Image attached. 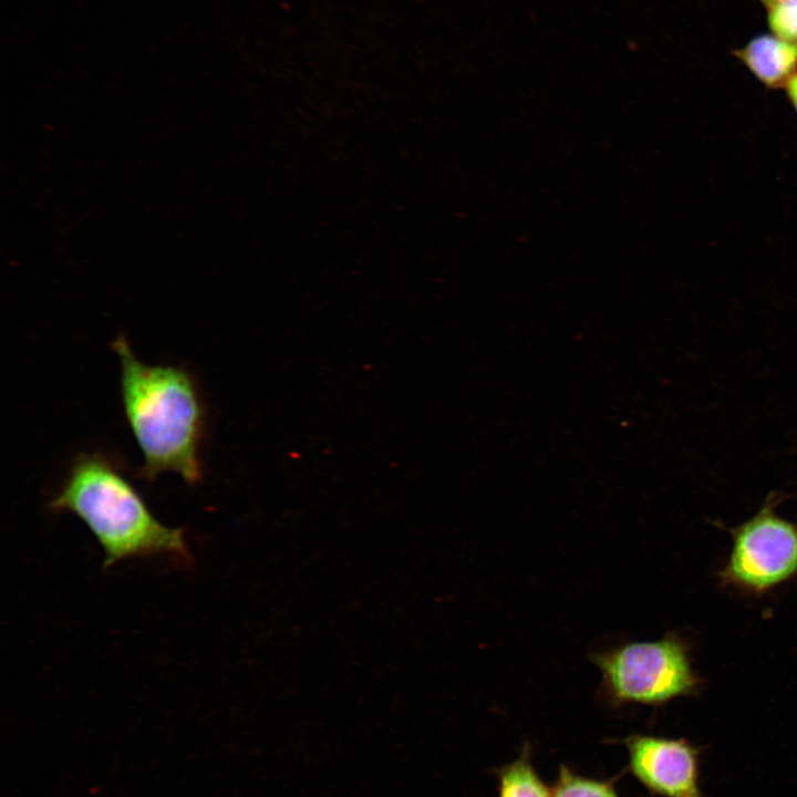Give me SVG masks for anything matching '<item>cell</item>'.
<instances>
[{"mask_svg": "<svg viewBox=\"0 0 797 797\" xmlns=\"http://www.w3.org/2000/svg\"><path fill=\"white\" fill-rule=\"evenodd\" d=\"M551 797H621L614 779L584 776L568 765L561 764Z\"/></svg>", "mask_w": 797, "mask_h": 797, "instance_id": "ba28073f", "label": "cell"}, {"mask_svg": "<svg viewBox=\"0 0 797 797\" xmlns=\"http://www.w3.org/2000/svg\"><path fill=\"white\" fill-rule=\"evenodd\" d=\"M111 345L120 360L125 418L143 457L141 476L152 480L173 473L198 484L206 415L193 375L176 365L143 362L124 335Z\"/></svg>", "mask_w": 797, "mask_h": 797, "instance_id": "6da1fadb", "label": "cell"}, {"mask_svg": "<svg viewBox=\"0 0 797 797\" xmlns=\"http://www.w3.org/2000/svg\"><path fill=\"white\" fill-rule=\"evenodd\" d=\"M759 1H760V3L764 4L765 8H766V7H768L769 4H772V3H774V2H776V1H778V0H759Z\"/></svg>", "mask_w": 797, "mask_h": 797, "instance_id": "8fae6325", "label": "cell"}, {"mask_svg": "<svg viewBox=\"0 0 797 797\" xmlns=\"http://www.w3.org/2000/svg\"><path fill=\"white\" fill-rule=\"evenodd\" d=\"M769 32L797 44V0H778L766 7Z\"/></svg>", "mask_w": 797, "mask_h": 797, "instance_id": "9c48e42d", "label": "cell"}, {"mask_svg": "<svg viewBox=\"0 0 797 797\" xmlns=\"http://www.w3.org/2000/svg\"><path fill=\"white\" fill-rule=\"evenodd\" d=\"M628 772L653 796L703 797L700 748L684 738L634 733L622 739Z\"/></svg>", "mask_w": 797, "mask_h": 797, "instance_id": "5b68a950", "label": "cell"}, {"mask_svg": "<svg viewBox=\"0 0 797 797\" xmlns=\"http://www.w3.org/2000/svg\"><path fill=\"white\" fill-rule=\"evenodd\" d=\"M787 100L797 114V72L784 87Z\"/></svg>", "mask_w": 797, "mask_h": 797, "instance_id": "30bf717a", "label": "cell"}, {"mask_svg": "<svg viewBox=\"0 0 797 797\" xmlns=\"http://www.w3.org/2000/svg\"><path fill=\"white\" fill-rule=\"evenodd\" d=\"M590 658L601 674V697L612 708L632 704L660 707L677 697L697 695L702 686L690 645L675 632L656 641L619 644Z\"/></svg>", "mask_w": 797, "mask_h": 797, "instance_id": "3957f363", "label": "cell"}, {"mask_svg": "<svg viewBox=\"0 0 797 797\" xmlns=\"http://www.w3.org/2000/svg\"><path fill=\"white\" fill-rule=\"evenodd\" d=\"M784 497L770 493L753 517L727 528L733 545L722 584L758 594L797 577V525L776 513Z\"/></svg>", "mask_w": 797, "mask_h": 797, "instance_id": "277c9868", "label": "cell"}, {"mask_svg": "<svg viewBox=\"0 0 797 797\" xmlns=\"http://www.w3.org/2000/svg\"><path fill=\"white\" fill-rule=\"evenodd\" d=\"M498 797H551V789L538 774L532 762V749L525 743L518 757L494 769Z\"/></svg>", "mask_w": 797, "mask_h": 797, "instance_id": "52a82bcc", "label": "cell"}, {"mask_svg": "<svg viewBox=\"0 0 797 797\" xmlns=\"http://www.w3.org/2000/svg\"><path fill=\"white\" fill-rule=\"evenodd\" d=\"M49 506L53 511L77 516L87 526L103 548L104 567L153 555L192 561L184 531L162 524L103 454H79Z\"/></svg>", "mask_w": 797, "mask_h": 797, "instance_id": "7a4b0ae2", "label": "cell"}, {"mask_svg": "<svg viewBox=\"0 0 797 797\" xmlns=\"http://www.w3.org/2000/svg\"><path fill=\"white\" fill-rule=\"evenodd\" d=\"M733 55L767 90L784 89L797 72V44L772 33L752 38Z\"/></svg>", "mask_w": 797, "mask_h": 797, "instance_id": "8992f818", "label": "cell"}]
</instances>
